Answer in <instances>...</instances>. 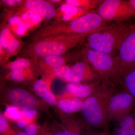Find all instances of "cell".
I'll return each instance as SVG.
<instances>
[{
    "instance_id": "3",
    "label": "cell",
    "mask_w": 135,
    "mask_h": 135,
    "mask_svg": "<svg viewBox=\"0 0 135 135\" xmlns=\"http://www.w3.org/2000/svg\"><path fill=\"white\" fill-rule=\"evenodd\" d=\"M96 11L90 12L69 22L54 20L39 27L30 36L28 42L62 34L93 33L109 25Z\"/></svg>"
},
{
    "instance_id": "36",
    "label": "cell",
    "mask_w": 135,
    "mask_h": 135,
    "mask_svg": "<svg viewBox=\"0 0 135 135\" xmlns=\"http://www.w3.org/2000/svg\"><path fill=\"white\" fill-rule=\"evenodd\" d=\"M53 135H63L62 132H60V131H57L54 133Z\"/></svg>"
},
{
    "instance_id": "19",
    "label": "cell",
    "mask_w": 135,
    "mask_h": 135,
    "mask_svg": "<svg viewBox=\"0 0 135 135\" xmlns=\"http://www.w3.org/2000/svg\"><path fill=\"white\" fill-rule=\"evenodd\" d=\"M8 27L11 31L18 36L25 35L29 29L20 17L15 15L10 17L8 20Z\"/></svg>"
},
{
    "instance_id": "9",
    "label": "cell",
    "mask_w": 135,
    "mask_h": 135,
    "mask_svg": "<svg viewBox=\"0 0 135 135\" xmlns=\"http://www.w3.org/2000/svg\"><path fill=\"white\" fill-rule=\"evenodd\" d=\"M65 80L69 83H80L86 81L93 84L100 82L102 79L89 63L84 59L82 61L75 63L71 68L70 75Z\"/></svg>"
},
{
    "instance_id": "10",
    "label": "cell",
    "mask_w": 135,
    "mask_h": 135,
    "mask_svg": "<svg viewBox=\"0 0 135 135\" xmlns=\"http://www.w3.org/2000/svg\"><path fill=\"white\" fill-rule=\"evenodd\" d=\"M95 11L96 10L77 7L64 2L56 10L54 18L55 20L60 22H71Z\"/></svg>"
},
{
    "instance_id": "32",
    "label": "cell",
    "mask_w": 135,
    "mask_h": 135,
    "mask_svg": "<svg viewBox=\"0 0 135 135\" xmlns=\"http://www.w3.org/2000/svg\"><path fill=\"white\" fill-rule=\"evenodd\" d=\"M17 126L19 128H23L25 127L26 126V123L23 120H20L17 122Z\"/></svg>"
},
{
    "instance_id": "5",
    "label": "cell",
    "mask_w": 135,
    "mask_h": 135,
    "mask_svg": "<svg viewBox=\"0 0 135 135\" xmlns=\"http://www.w3.org/2000/svg\"><path fill=\"white\" fill-rule=\"evenodd\" d=\"M82 55L102 80L116 78L119 63L118 56H114L87 47L83 51Z\"/></svg>"
},
{
    "instance_id": "14",
    "label": "cell",
    "mask_w": 135,
    "mask_h": 135,
    "mask_svg": "<svg viewBox=\"0 0 135 135\" xmlns=\"http://www.w3.org/2000/svg\"><path fill=\"white\" fill-rule=\"evenodd\" d=\"M114 135H135V112L134 110L113 121Z\"/></svg>"
},
{
    "instance_id": "4",
    "label": "cell",
    "mask_w": 135,
    "mask_h": 135,
    "mask_svg": "<svg viewBox=\"0 0 135 135\" xmlns=\"http://www.w3.org/2000/svg\"><path fill=\"white\" fill-rule=\"evenodd\" d=\"M133 26L115 22L92 33L86 40L87 47L113 55L119 51L122 42L130 33Z\"/></svg>"
},
{
    "instance_id": "11",
    "label": "cell",
    "mask_w": 135,
    "mask_h": 135,
    "mask_svg": "<svg viewBox=\"0 0 135 135\" xmlns=\"http://www.w3.org/2000/svg\"><path fill=\"white\" fill-rule=\"evenodd\" d=\"M8 97L15 107L23 111L30 109L36 103L32 95L20 88L11 90L9 93Z\"/></svg>"
},
{
    "instance_id": "7",
    "label": "cell",
    "mask_w": 135,
    "mask_h": 135,
    "mask_svg": "<svg viewBox=\"0 0 135 135\" xmlns=\"http://www.w3.org/2000/svg\"><path fill=\"white\" fill-rule=\"evenodd\" d=\"M135 105V98L122 85L109 100L107 109L109 123L133 111Z\"/></svg>"
},
{
    "instance_id": "15",
    "label": "cell",
    "mask_w": 135,
    "mask_h": 135,
    "mask_svg": "<svg viewBox=\"0 0 135 135\" xmlns=\"http://www.w3.org/2000/svg\"><path fill=\"white\" fill-rule=\"evenodd\" d=\"M101 81L86 84L69 83L66 85V89L68 92L75 98L85 99L93 93Z\"/></svg>"
},
{
    "instance_id": "34",
    "label": "cell",
    "mask_w": 135,
    "mask_h": 135,
    "mask_svg": "<svg viewBox=\"0 0 135 135\" xmlns=\"http://www.w3.org/2000/svg\"><path fill=\"white\" fill-rule=\"evenodd\" d=\"M91 135H108L107 134V133L106 131H104L102 133H98V134H92Z\"/></svg>"
},
{
    "instance_id": "21",
    "label": "cell",
    "mask_w": 135,
    "mask_h": 135,
    "mask_svg": "<svg viewBox=\"0 0 135 135\" xmlns=\"http://www.w3.org/2000/svg\"><path fill=\"white\" fill-rule=\"evenodd\" d=\"M102 1L99 0H66L64 2L77 7L95 10Z\"/></svg>"
},
{
    "instance_id": "24",
    "label": "cell",
    "mask_w": 135,
    "mask_h": 135,
    "mask_svg": "<svg viewBox=\"0 0 135 135\" xmlns=\"http://www.w3.org/2000/svg\"><path fill=\"white\" fill-rule=\"evenodd\" d=\"M53 70L57 77L64 80L69 77L71 72V68L65 65L54 68Z\"/></svg>"
},
{
    "instance_id": "31",
    "label": "cell",
    "mask_w": 135,
    "mask_h": 135,
    "mask_svg": "<svg viewBox=\"0 0 135 135\" xmlns=\"http://www.w3.org/2000/svg\"><path fill=\"white\" fill-rule=\"evenodd\" d=\"M23 113L28 118H31L36 116L37 111L35 109H29L23 111Z\"/></svg>"
},
{
    "instance_id": "20",
    "label": "cell",
    "mask_w": 135,
    "mask_h": 135,
    "mask_svg": "<svg viewBox=\"0 0 135 135\" xmlns=\"http://www.w3.org/2000/svg\"><path fill=\"white\" fill-rule=\"evenodd\" d=\"M74 56H50L38 59L52 69L65 65V63L72 59Z\"/></svg>"
},
{
    "instance_id": "30",
    "label": "cell",
    "mask_w": 135,
    "mask_h": 135,
    "mask_svg": "<svg viewBox=\"0 0 135 135\" xmlns=\"http://www.w3.org/2000/svg\"><path fill=\"white\" fill-rule=\"evenodd\" d=\"M2 2L9 7H15L17 5H20L24 2L23 1L20 0H5L2 1Z\"/></svg>"
},
{
    "instance_id": "1",
    "label": "cell",
    "mask_w": 135,
    "mask_h": 135,
    "mask_svg": "<svg viewBox=\"0 0 135 135\" xmlns=\"http://www.w3.org/2000/svg\"><path fill=\"white\" fill-rule=\"evenodd\" d=\"M122 85L115 78L102 80L93 93L84 99L81 110L90 128H103L107 131L109 125L107 114L109 100Z\"/></svg>"
},
{
    "instance_id": "12",
    "label": "cell",
    "mask_w": 135,
    "mask_h": 135,
    "mask_svg": "<svg viewBox=\"0 0 135 135\" xmlns=\"http://www.w3.org/2000/svg\"><path fill=\"white\" fill-rule=\"evenodd\" d=\"M24 8L32 11L42 18L50 20L54 18L56 10L52 4L44 0H27L23 3Z\"/></svg>"
},
{
    "instance_id": "23",
    "label": "cell",
    "mask_w": 135,
    "mask_h": 135,
    "mask_svg": "<svg viewBox=\"0 0 135 135\" xmlns=\"http://www.w3.org/2000/svg\"><path fill=\"white\" fill-rule=\"evenodd\" d=\"M29 59L25 57H19L12 61L9 65L10 70L23 71L31 65V62Z\"/></svg>"
},
{
    "instance_id": "38",
    "label": "cell",
    "mask_w": 135,
    "mask_h": 135,
    "mask_svg": "<svg viewBox=\"0 0 135 135\" xmlns=\"http://www.w3.org/2000/svg\"><path fill=\"white\" fill-rule=\"evenodd\" d=\"M134 110L135 112V105L134 108Z\"/></svg>"
},
{
    "instance_id": "35",
    "label": "cell",
    "mask_w": 135,
    "mask_h": 135,
    "mask_svg": "<svg viewBox=\"0 0 135 135\" xmlns=\"http://www.w3.org/2000/svg\"><path fill=\"white\" fill-rule=\"evenodd\" d=\"M62 1H61V0H50L49 1L50 2L55 3L62 2Z\"/></svg>"
},
{
    "instance_id": "2",
    "label": "cell",
    "mask_w": 135,
    "mask_h": 135,
    "mask_svg": "<svg viewBox=\"0 0 135 135\" xmlns=\"http://www.w3.org/2000/svg\"><path fill=\"white\" fill-rule=\"evenodd\" d=\"M91 33L62 34L28 42L20 51L18 56L35 61L47 56L64 55L86 40Z\"/></svg>"
},
{
    "instance_id": "25",
    "label": "cell",
    "mask_w": 135,
    "mask_h": 135,
    "mask_svg": "<svg viewBox=\"0 0 135 135\" xmlns=\"http://www.w3.org/2000/svg\"><path fill=\"white\" fill-rule=\"evenodd\" d=\"M9 76L11 79L15 82H21L24 80V75L23 71H10Z\"/></svg>"
},
{
    "instance_id": "22",
    "label": "cell",
    "mask_w": 135,
    "mask_h": 135,
    "mask_svg": "<svg viewBox=\"0 0 135 135\" xmlns=\"http://www.w3.org/2000/svg\"><path fill=\"white\" fill-rule=\"evenodd\" d=\"M122 84L123 88L130 93L135 99V69L123 78Z\"/></svg>"
},
{
    "instance_id": "13",
    "label": "cell",
    "mask_w": 135,
    "mask_h": 135,
    "mask_svg": "<svg viewBox=\"0 0 135 135\" xmlns=\"http://www.w3.org/2000/svg\"><path fill=\"white\" fill-rule=\"evenodd\" d=\"M0 43L1 47L5 50L7 59L16 53L21 44L8 27H5L1 31Z\"/></svg>"
},
{
    "instance_id": "8",
    "label": "cell",
    "mask_w": 135,
    "mask_h": 135,
    "mask_svg": "<svg viewBox=\"0 0 135 135\" xmlns=\"http://www.w3.org/2000/svg\"><path fill=\"white\" fill-rule=\"evenodd\" d=\"M119 52V63L116 78L122 81L135 69V25L121 45Z\"/></svg>"
},
{
    "instance_id": "16",
    "label": "cell",
    "mask_w": 135,
    "mask_h": 135,
    "mask_svg": "<svg viewBox=\"0 0 135 135\" xmlns=\"http://www.w3.org/2000/svg\"><path fill=\"white\" fill-rule=\"evenodd\" d=\"M33 89L37 95L46 101L51 106L56 105V101L55 97L51 92L45 81L42 80L35 81L33 85Z\"/></svg>"
},
{
    "instance_id": "27",
    "label": "cell",
    "mask_w": 135,
    "mask_h": 135,
    "mask_svg": "<svg viewBox=\"0 0 135 135\" xmlns=\"http://www.w3.org/2000/svg\"><path fill=\"white\" fill-rule=\"evenodd\" d=\"M24 132L27 135H36L37 129L33 124H30L26 126L24 128Z\"/></svg>"
},
{
    "instance_id": "37",
    "label": "cell",
    "mask_w": 135,
    "mask_h": 135,
    "mask_svg": "<svg viewBox=\"0 0 135 135\" xmlns=\"http://www.w3.org/2000/svg\"><path fill=\"white\" fill-rule=\"evenodd\" d=\"M16 135H27L25 132H20L17 133Z\"/></svg>"
},
{
    "instance_id": "18",
    "label": "cell",
    "mask_w": 135,
    "mask_h": 135,
    "mask_svg": "<svg viewBox=\"0 0 135 135\" xmlns=\"http://www.w3.org/2000/svg\"><path fill=\"white\" fill-rule=\"evenodd\" d=\"M83 101L75 98L62 99L58 101V106L64 113H74L81 110Z\"/></svg>"
},
{
    "instance_id": "6",
    "label": "cell",
    "mask_w": 135,
    "mask_h": 135,
    "mask_svg": "<svg viewBox=\"0 0 135 135\" xmlns=\"http://www.w3.org/2000/svg\"><path fill=\"white\" fill-rule=\"evenodd\" d=\"M96 12L107 22H123L135 17L129 1L126 0L102 1Z\"/></svg>"
},
{
    "instance_id": "28",
    "label": "cell",
    "mask_w": 135,
    "mask_h": 135,
    "mask_svg": "<svg viewBox=\"0 0 135 135\" xmlns=\"http://www.w3.org/2000/svg\"><path fill=\"white\" fill-rule=\"evenodd\" d=\"M7 113L9 116L13 119H17L20 117V114L15 107H9L7 109Z\"/></svg>"
},
{
    "instance_id": "33",
    "label": "cell",
    "mask_w": 135,
    "mask_h": 135,
    "mask_svg": "<svg viewBox=\"0 0 135 135\" xmlns=\"http://www.w3.org/2000/svg\"><path fill=\"white\" fill-rule=\"evenodd\" d=\"M131 6L133 8V10L135 12V0H129V1Z\"/></svg>"
},
{
    "instance_id": "17",
    "label": "cell",
    "mask_w": 135,
    "mask_h": 135,
    "mask_svg": "<svg viewBox=\"0 0 135 135\" xmlns=\"http://www.w3.org/2000/svg\"><path fill=\"white\" fill-rule=\"evenodd\" d=\"M19 11L18 15L22 18L23 22L29 30H32L40 25L44 19L41 16L35 12L24 8Z\"/></svg>"
},
{
    "instance_id": "26",
    "label": "cell",
    "mask_w": 135,
    "mask_h": 135,
    "mask_svg": "<svg viewBox=\"0 0 135 135\" xmlns=\"http://www.w3.org/2000/svg\"><path fill=\"white\" fill-rule=\"evenodd\" d=\"M8 126L4 116L2 114H0V131L4 133L7 130Z\"/></svg>"
},
{
    "instance_id": "29",
    "label": "cell",
    "mask_w": 135,
    "mask_h": 135,
    "mask_svg": "<svg viewBox=\"0 0 135 135\" xmlns=\"http://www.w3.org/2000/svg\"><path fill=\"white\" fill-rule=\"evenodd\" d=\"M64 135H82L80 129H65L62 132Z\"/></svg>"
}]
</instances>
